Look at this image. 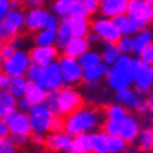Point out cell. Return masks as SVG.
<instances>
[{
    "instance_id": "cell-1",
    "label": "cell",
    "mask_w": 153,
    "mask_h": 153,
    "mask_svg": "<svg viewBox=\"0 0 153 153\" xmlns=\"http://www.w3.org/2000/svg\"><path fill=\"white\" fill-rule=\"evenodd\" d=\"M105 120L103 108L84 103L80 109L64 117V132L71 137L100 131Z\"/></svg>"
},
{
    "instance_id": "cell-2",
    "label": "cell",
    "mask_w": 153,
    "mask_h": 153,
    "mask_svg": "<svg viewBox=\"0 0 153 153\" xmlns=\"http://www.w3.org/2000/svg\"><path fill=\"white\" fill-rule=\"evenodd\" d=\"M84 97L82 90L76 87H62L58 91L50 93L47 97L46 105L58 117H66L84 105Z\"/></svg>"
},
{
    "instance_id": "cell-3",
    "label": "cell",
    "mask_w": 153,
    "mask_h": 153,
    "mask_svg": "<svg viewBox=\"0 0 153 153\" xmlns=\"http://www.w3.org/2000/svg\"><path fill=\"white\" fill-rule=\"evenodd\" d=\"M135 57L132 55H120L119 59L112 66L108 68L105 77L106 87L111 91L117 93L120 90L128 88L132 85V66Z\"/></svg>"
},
{
    "instance_id": "cell-4",
    "label": "cell",
    "mask_w": 153,
    "mask_h": 153,
    "mask_svg": "<svg viewBox=\"0 0 153 153\" xmlns=\"http://www.w3.org/2000/svg\"><path fill=\"white\" fill-rule=\"evenodd\" d=\"M6 124L8 128V135L11 137V139L14 141L18 148L29 142V138L32 135V130H30L28 113L15 111L6 119Z\"/></svg>"
},
{
    "instance_id": "cell-5",
    "label": "cell",
    "mask_w": 153,
    "mask_h": 153,
    "mask_svg": "<svg viewBox=\"0 0 153 153\" xmlns=\"http://www.w3.org/2000/svg\"><path fill=\"white\" fill-rule=\"evenodd\" d=\"M113 102L121 105L127 112L134 113L137 116H150L148 113V106H146V97L137 93L132 87L114 93Z\"/></svg>"
},
{
    "instance_id": "cell-6",
    "label": "cell",
    "mask_w": 153,
    "mask_h": 153,
    "mask_svg": "<svg viewBox=\"0 0 153 153\" xmlns=\"http://www.w3.org/2000/svg\"><path fill=\"white\" fill-rule=\"evenodd\" d=\"M28 117H29V123H30L32 134L47 135V134H50L51 124H53L55 114L48 108V105L43 103V105L30 108L28 112Z\"/></svg>"
},
{
    "instance_id": "cell-7",
    "label": "cell",
    "mask_w": 153,
    "mask_h": 153,
    "mask_svg": "<svg viewBox=\"0 0 153 153\" xmlns=\"http://www.w3.org/2000/svg\"><path fill=\"white\" fill-rule=\"evenodd\" d=\"M132 88L141 95L148 97L153 91V66L139 59H134L132 66Z\"/></svg>"
},
{
    "instance_id": "cell-8",
    "label": "cell",
    "mask_w": 153,
    "mask_h": 153,
    "mask_svg": "<svg viewBox=\"0 0 153 153\" xmlns=\"http://www.w3.org/2000/svg\"><path fill=\"white\" fill-rule=\"evenodd\" d=\"M1 62V72L7 76L8 79L13 77H24L26 75L30 59H29L28 50L19 48L13 55H10L6 59L0 61Z\"/></svg>"
},
{
    "instance_id": "cell-9",
    "label": "cell",
    "mask_w": 153,
    "mask_h": 153,
    "mask_svg": "<svg viewBox=\"0 0 153 153\" xmlns=\"http://www.w3.org/2000/svg\"><path fill=\"white\" fill-rule=\"evenodd\" d=\"M91 24V32L98 36L101 43H108V44H116L120 40V33L114 25L113 19L103 18L101 15H97L90 19Z\"/></svg>"
},
{
    "instance_id": "cell-10",
    "label": "cell",
    "mask_w": 153,
    "mask_h": 153,
    "mask_svg": "<svg viewBox=\"0 0 153 153\" xmlns=\"http://www.w3.org/2000/svg\"><path fill=\"white\" fill-rule=\"evenodd\" d=\"M58 65H59L65 87H76L83 82V68L80 66L77 59L61 55L58 59Z\"/></svg>"
},
{
    "instance_id": "cell-11",
    "label": "cell",
    "mask_w": 153,
    "mask_h": 153,
    "mask_svg": "<svg viewBox=\"0 0 153 153\" xmlns=\"http://www.w3.org/2000/svg\"><path fill=\"white\" fill-rule=\"evenodd\" d=\"M36 84L40 85L43 90H46L48 94L58 91L59 88L64 87V79H62V75H61L58 61L42 69V73H40Z\"/></svg>"
},
{
    "instance_id": "cell-12",
    "label": "cell",
    "mask_w": 153,
    "mask_h": 153,
    "mask_svg": "<svg viewBox=\"0 0 153 153\" xmlns=\"http://www.w3.org/2000/svg\"><path fill=\"white\" fill-rule=\"evenodd\" d=\"M50 15V10L46 6L35 8H26L24 13V29L29 33H36L44 29L46 21Z\"/></svg>"
},
{
    "instance_id": "cell-13",
    "label": "cell",
    "mask_w": 153,
    "mask_h": 153,
    "mask_svg": "<svg viewBox=\"0 0 153 153\" xmlns=\"http://www.w3.org/2000/svg\"><path fill=\"white\" fill-rule=\"evenodd\" d=\"M29 53V59L30 64L37 65L40 68H46L48 65L54 64L59 59V54L61 51L58 50L55 46L51 47H39V46H33Z\"/></svg>"
},
{
    "instance_id": "cell-14",
    "label": "cell",
    "mask_w": 153,
    "mask_h": 153,
    "mask_svg": "<svg viewBox=\"0 0 153 153\" xmlns=\"http://www.w3.org/2000/svg\"><path fill=\"white\" fill-rule=\"evenodd\" d=\"M126 15H127L139 29L149 28L150 18H149V14H148V8H146L145 0H128Z\"/></svg>"
},
{
    "instance_id": "cell-15",
    "label": "cell",
    "mask_w": 153,
    "mask_h": 153,
    "mask_svg": "<svg viewBox=\"0 0 153 153\" xmlns=\"http://www.w3.org/2000/svg\"><path fill=\"white\" fill-rule=\"evenodd\" d=\"M111 90L108 87H103L102 84H94V85H84L83 90V97H84V102L87 101L88 105L103 108L108 103H111Z\"/></svg>"
},
{
    "instance_id": "cell-16",
    "label": "cell",
    "mask_w": 153,
    "mask_h": 153,
    "mask_svg": "<svg viewBox=\"0 0 153 153\" xmlns=\"http://www.w3.org/2000/svg\"><path fill=\"white\" fill-rule=\"evenodd\" d=\"M141 120L137 114L134 113H128L123 120H120L119 123V134L117 137H120L123 141L130 145V143H134V141L138 137V132L141 130Z\"/></svg>"
},
{
    "instance_id": "cell-17",
    "label": "cell",
    "mask_w": 153,
    "mask_h": 153,
    "mask_svg": "<svg viewBox=\"0 0 153 153\" xmlns=\"http://www.w3.org/2000/svg\"><path fill=\"white\" fill-rule=\"evenodd\" d=\"M43 148L51 153H69L72 148V137L64 131L47 134Z\"/></svg>"
},
{
    "instance_id": "cell-18",
    "label": "cell",
    "mask_w": 153,
    "mask_h": 153,
    "mask_svg": "<svg viewBox=\"0 0 153 153\" xmlns=\"http://www.w3.org/2000/svg\"><path fill=\"white\" fill-rule=\"evenodd\" d=\"M128 0H100V15L114 19L127 13Z\"/></svg>"
},
{
    "instance_id": "cell-19",
    "label": "cell",
    "mask_w": 153,
    "mask_h": 153,
    "mask_svg": "<svg viewBox=\"0 0 153 153\" xmlns=\"http://www.w3.org/2000/svg\"><path fill=\"white\" fill-rule=\"evenodd\" d=\"M90 50L88 43L85 42L84 37H72L66 46L61 50L62 55L68 58H73V59H79L84 53Z\"/></svg>"
},
{
    "instance_id": "cell-20",
    "label": "cell",
    "mask_w": 153,
    "mask_h": 153,
    "mask_svg": "<svg viewBox=\"0 0 153 153\" xmlns=\"http://www.w3.org/2000/svg\"><path fill=\"white\" fill-rule=\"evenodd\" d=\"M108 73V66L105 64H100L95 66H91L88 69L83 71V84L84 85H94L101 84L105 80Z\"/></svg>"
},
{
    "instance_id": "cell-21",
    "label": "cell",
    "mask_w": 153,
    "mask_h": 153,
    "mask_svg": "<svg viewBox=\"0 0 153 153\" xmlns=\"http://www.w3.org/2000/svg\"><path fill=\"white\" fill-rule=\"evenodd\" d=\"M137 149L141 153H153V127L143 126L138 132V137L134 141Z\"/></svg>"
},
{
    "instance_id": "cell-22",
    "label": "cell",
    "mask_w": 153,
    "mask_h": 153,
    "mask_svg": "<svg viewBox=\"0 0 153 153\" xmlns=\"http://www.w3.org/2000/svg\"><path fill=\"white\" fill-rule=\"evenodd\" d=\"M47 97H48V93L46 90H43L40 85H37L36 83H32V82L28 83L24 98L28 101L30 106H37V105L46 103Z\"/></svg>"
},
{
    "instance_id": "cell-23",
    "label": "cell",
    "mask_w": 153,
    "mask_h": 153,
    "mask_svg": "<svg viewBox=\"0 0 153 153\" xmlns=\"http://www.w3.org/2000/svg\"><path fill=\"white\" fill-rule=\"evenodd\" d=\"M131 43H132V54L137 57L148 44L153 43V32L149 28L139 29L138 32L131 37Z\"/></svg>"
},
{
    "instance_id": "cell-24",
    "label": "cell",
    "mask_w": 153,
    "mask_h": 153,
    "mask_svg": "<svg viewBox=\"0 0 153 153\" xmlns=\"http://www.w3.org/2000/svg\"><path fill=\"white\" fill-rule=\"evenodd\" d=\"M113 22H114V25H116V28H117V30H119L121 37H132V36L139 30L138 26H137L126 14L121 15V17L114 18Z\"/></svg>"
},
{
    "instance_id": "cell-25",
    "label": "cell",
    "mask_w": 153,
    "mask_h": 153,
    "mask_svg": "<svg viewBox=\"0 0 153 153\" xmlns=\"http://www.w3.org/2000/svg\"><path fill=\"white\" fill-rule=\"evenodd\" d=\"M55 36H57V40H55V47L58 50H62L66 43L73 37L72 36V30H71V24H69V18H65V19H61L59 26L55 30Z\"/></svg>"
},
{
    "instance_id": "cell-26",
    "label": "cell",
    "mask_w": 153,
    "mask_h": 153,
    "mask_svg": "<svg viewBox=\"0 0 153 153\" xmlns=\"http://www.w3.org/2000/svg\"><path fill=\"white\" fill-rule=\"evenodd\" d=\"M17 111V100L7 90L0 93V119H6Z\"/></svg>"
},
{
    "instance_id": "cell-27",
    "label": "cell",
    "mask_w": 153,
    "mask_h": 153,
    "mask_svg": "<svg viewBox=\"0 0 153 153\" xmlns=\"http://www.w3.org/2000/svg\"><path fill=\"white\" fill-rule=\"evenodd\" d=\"M69 24L73 37H85L91 32V24L88 18H69Z\"/></svg>"
},
{
    "instance_id": "cell-28",
    "label": "cell",
    "mask_w": 153,
    "mask_h": 153,
    "mask_svg": "<svg viewBox=\"0 0 153 153\" xmlns=\"http://www.w3.org/2000/svg\"><path fill=\"white\" fill-rule=\"evenodd\" d=\"M100 54L102 64H105L108 68L112 66L121 55L116 44H108V43H102V48L100 50Z\"/></svg>"
},
{
    "instance_id": "cell-29",
    "label": "cell",
    "mask_w": 153,
    "mask_h": 153,
    "mask_svg": "<svg viewBox=\"0 0 153 153\" xmlns=\"http://www.w3.org/2000/svg\"><path fill=\"white\" fill-rule=\"evenodd\" d=\"M55 40H57L55 32L54 30H48V29H42L39 32L33 33V37H32L33 46H39V47L55 46Z\"/></svg>"
},
{
    "instance_id": "cell-30",
    "label": "cell",
    "mask_w": 153,
    "mask_h": 153,
    "mask_svg": "<svg viewBox=\"0 0 153 153\" xmlns=\"http://www.w3.org/2000/svg\"><path fill=\"white\" fill-rule=\"evenodd\" d=\"M28 79L24 77H13L8 80V85H7V91L14 97L15 100L22 98L25 95L26 87H28Z\"/></svg>"
},
{
    "instance_id": "cell-31",
    "label": "cell",
    "mask_w": 153,
    "mask_h": 153,
    "mask_svg": "<svg viewBox=\"0 0 153 153\" xmlns=\"http://www.w3.org/2000/svg\"><path fill=\"white\" fill-rule=\"evenodd\" d=\"M75 0H55L51 3V13L59 19L71 17V11Z\"/></svg>"
},
{
    "instance_id": "cell-32",
    "label": "cell",
    "mask_w": 153,
    "mask_h": 153,
    "mask_svg": "<svg viewBox=\"0 0 153 153\" xmlns=\"http://www.w3.org/2000/svg\"><path fill=\"white\" fill-rule=\"evenodd\" d=\"M91 153H108V135L102 131H95L90 134Z\"/></svg>"
},
{
    "instance_id": "cell-33",
    "label": "cell",
    "mask_w": 153,
    "mask_h": 153,
    "mask_svg": "<svg viewBox=\"0 0 153 153\" xmlns=\"http://www.w3.org/2000/svg\"><path fill=\"white\" fill-rule=\"evenodd\" d=\"M130 112H127L124 108L119 105L116 102L108 103L106 106H103V116L106 120H113V121H120L127 116Z\"/></svg>"
},
{
    "instance_id": "cell-34",
    "label": "cell",
    "mask_w": 153,
    "mask_h": 153,
    "mask_svg": "<svg viewBox=\"0 0 153 153\" xmlns=\"http://www.w3.org/2000/svg\"><path fill=\"white\" fill-rule=\"evenodd\" d=\"M71 152L76 153H91V143H90V134H80L72 137Z\"/></svg>"
},
{
    "instance_id": "cell-35",
    "label": "cell",
    "mask_w": 153,
    "mask_h": 153,
    "mask_svg": "<svg viewBox=\"0 0 153 153\" xmlns=\"http://www.w3.org/2000/svg\"><path fill=\"white\" fill-rule=\"evenodd\" d=\"M77 61H79V64H80V66L83 68V71L91 68V66H95V65L102 64L100 50H95V48H90V50L83 54Z\"/></svg>"
},
{
    "instance_id": "cell-36",
    "label": "cell",
    "mask_w": 153,
    "mask_h": 153,
    "mask_svg": "<svg viewBox=\"0 0 153 153\" xmlns=\"http://www.w3.org/2000/svg\"><path fill=\"white\" fill-rule=\"evenodd\" d=\"M19 36H21V33L18 32L8 21H6L4 18L0 21V42L1 43L14 42Z\"/></svg>"
},
{
    "instance_id": "cell-37",
    "label": "cell",
    "mask_w": 153,
    "mask_h": 153,
    "mask_svg": "<svg viewBox=\"0 0 153 153\" xmlns=\"http://www.w3.org/2000/svg\"><path fill=\"white\" fill-rule=\"evenodd\" d=\"M128 146L120 137H108V153H127Z\"/></svg>"
},
{
    "instance_id": "cell-38",
    "label": "cell",
    "mask_w": 153,
    "mask_h": 153,
    "mask_svg": "<svg viewBox=\"0 0 153 153\" xmlns=\"http://www.w3.org/2000/svg\"><path fill=\"white\" fill-rule=\"evenodd\" d=\"M19 48H22V47H21V36H19L18 39H15L14 42L4 43L3 48H1V53H0V61H3V59H6V58H8L10 55H13V54H14L17 50H19Z\"/></svg>"
},
{
    "instance_id": "cell-39",
    "label": "cell",
    "mask_w": 153,
    "mask_h": 153,
    "mask_svg": "<svg viewBox=\"0 0 153 153\" xmlns=\"http://www.w3.org/2000/svg\"><path fill=\"white\" fill-rule=\"evenodd\" d=\"M0 153H19V148L11 139V137L0 138Z\"/></svg>"
},
{
    "instance_id": "cell-40",
    "label": "cell",
    "mask_w": 153,
    "mask_h": 153,
    "mask_svg": "<svg viewBox=\"0 0 153 153\" xmlns=\"http://www.w3.org/2000/svg\"><path fill=\"white\" fill-rule=\"evenodd\" d=\"M69 18H73V19H76V18H90L84 6H83V0H75Z\"/></svg>"
},
{
    "instance_id": "cell-41",
    "label": "cell",
    "mask_w": 153,
    "mask_h": 153,
    "mask_svg": "<svg viewBox=\"0 0 153 153\" xmlns=\"http://www.w3.org/2000/svg\"><path fill=\"white\" fill-rule=\"evenodd\" d=\"M116 46H117L121 55H132L131 37H120V40L116 43Z\"/></svg>"
},
{
    "instance_id": "cell-42",
    "label": "cell",
    "mask_w": 153,
    "mask_h": 153,
    "mask_svg": "<svg viewBox=\"0 0 153 153\" xmlns=\"http://www.w3.org/2000/svg\"><path fill=\"white\" fill-rule=\"evenodd\" d=\"M135 58L139 61H142V62H145V64H148V65H153V43L148 44Z\"/></svg>"
},
{
    "instance_id": "cell-43",
    "label": "cell",
    "mask_w": 153,
    "mask_h": 153,
    "mask_svg": "<svg viewBox=\"0 0 153 153\" xmlns=\"http://www.w3.org/2000/svg\"><path fill=\"white\" fill-rule=\"evenodd\" d=\"M83 6L88 17H93L100 11V0H83Z\"/></svg>"
},
{
    "instance_id": "cell-44",
    "label": "cell",
    "mask_w": 153,
    "mask_h": 153,
    "mask_svg": "<svg viewBox=\"0 0 153 153\" xmlns=\"http://www.w3.org/2000/svg\"><path fill=\"white\" fill-rule=\"evenodd\" d=\"M42 69L43 68L37 66V65H33V64L29 65L28 71H26V75H25V77L28 79V82H32V83L37 82V79H39L40 73H42Z\"/></svg>"
},
{
    "instance_id": "cell-45",
    "label": "cell",
    "mask_w": 153,
    "mask_h": 153,
    "mask_svg": "<svg viewBox=\"0 0 153 153\" xmlns=\"http://www.w3.org/2000/svg\"><path fill=\"white\" fill-rule=\"evenodd\" d=\"M59 22H61L59 18L55 17V15L50 11V15H48V18H47L44 29H48V30H54V32H55V30L58 29V26H59Z\"/></svg>"
},
{
    "instance_id": "cell-46",
    "label": "cell",
    "mask_w": 153,
    "mask_h": 153,
    "mask_svg": "<svg viewBox=\"0 0 153 153\" xmlns=\"http://www.w3.org/2000/svg\"><path fill=\"white\" fill-rule=\"evenodd\" d=\"M62 131H64V119L55 116L53 120V124H51L50 134L51 132H62Z\"/></svg>"
},
{
    "instance_id": "cell-47",
    "label": "cell",
    "mask_w": 153,
    "mask_h": 153,
    "mask_svg": "<svg viewBox=\"0 0 153 153\" xmlns=\"http://www.w3.org/2000/svg\"><path fill=\"white\" fill-rule=\"evenodd\" d=\"M30 108H32V106L29 105V102L25 100V98H24V97H22V98H18V100H17V111L28 113Z\"/></svg>"
},
{
    "instance_id": "cell-48",
    "label": "cell",
    "mask_w": 153,
    "mask_h": 153,
    "mask_svg": "<svg viewBox=\"0 0 153 153\" xmlns=\"http://www.w3.org/2000/svg\"><path fill=\"white\" fill-rule=\"evenodd\" d=\"M10 10H11L10 0H0V21L7 15V13Z\"/></svg>"
},
{
    "instance_id": "cell-49",
    "label": "cell",
    "mask_w": 153,
    "mask_h": 153,
    "mask_svg": "<svg viewBox=\"0 0 153 153\" xmlns=\"http://www.w3.org/2000/svg\"><path fill=\"white\" fill-rule=\"evenodd\" d=\"M44 141H46V135H39V134H32L29 138V142L33 143L35 146H44Z\"/></svg>"
},
{
    "instance_id": "cell-50",
    "label": "cell",
    "mask_w": 153,
    "mask_h": 153,
    "mask_svg": "<svg viewBox=\"0 0 153 153\" xmlns=\"http://www.w3.org/2000/svg\"><path fill=\"white\" fill-rule=\"evenodd\" d=\"M84 39H85V42L88 43L90 48H91V47H93V46H97V44H100V43H101V40L98 39V36H97V35H94L93 32H90L88 35H87V36H85V37H84Z\"/></svg>"
},
{
    "instance_id": "cell-51",
    "label": "cell",
    "mask_w": 153,
    "mask_h": 153,
    "mask_svg": "<svg viewBox=\"0 0 153 153\" xmlns=\"http://www.w3.org/2000/svg\"><path fill=\"white\" fill-rule=\"evenodd\" d=\"M40 6H46L43 0H26V1H24V7L25 8H35L40 7Z\"/></svg>"
},
{
    "instance_id": "cell-52",
    "label": "cell",
    "mask_w": 153,
    "mask_h": 153,
    "mask_svg": "<svg viewBox=\"0 0 153 153\" xmlns=\"http://www.w3.org/2000/svg\"><path fill=\"white\" fill-rule=\"evenodd\" d=\"M8 80H10V79L4 75L3 72H0V93H3V91H6V90H7Z\"/></svg>"
},
{
    "instance_id": "cell-53",
    "label": "cell",
    "mask_w": 153,
    "mask_h": 153,
    "mask_svg": "<svg viewBox=\"0 0 153 153\" xmlns=\"http://www.w3.org/2000/svg\"><path fill=\"white\" fill-rule=\"evenodd\" d=\"M146 106H148V113L153 117V91L146 97Z\"/></svg>"
},
{
    "instance_id": "cell-54",
    "label": "cell",
    "mask_w": 153,
    "mask_h": 153,
    "mask_svg": "<svg viewBox=\"0 0 153 153\" xmlns=\"http://www.w3.org/2000/svg\"><path fill=\"white\" fill-rule=\"evenodd\" d=\"M149 29H150V30H152V32H153V21L150 22V25H149Z\"/></svg>"
},
{
    "instance_id": "cell-55",
    "label": "cell",
    "mask_w": 153,
    "mask_h": 153,
    "mask_svg": "<svg viewBox=\"0 0 153 153\" xmlns=\"http://www.w3.org/2000/svg\"><path fill=\"white\" fill-rule=\"evenodd\" d=\"M3 44H4V43L0 42V53H1V48H3Z\"/></svg>"
},
{
    "instance_id": "cell-56",
    "label": "cell",
    "mask_w": 153,
    "mask_h": 153,
    "mask_svg": "<svg viewBox=\"0 0 153 153\" xmlns=\"http://www.w3.org/2000/svg\"><path fill=\"white\" fill-rule=\"evenodd\" d=\"M0 72H1V62H0Z\"/></svg>"
},
{
    "instance_id": "cell-57",
    "label": "cell",
    "mask_w": 153,
    "mask_h": 153,
    "mask_svg": "<svg viewBox=\"0 0 153 153\" xmlns=\"http://www.w3.org/2000/svg\"><path fill=\"white\" fill-rule=\"evenodd\" d=\"M69 153H76V152H69Z\"/></svg>"
},
{
    "instance_id": "cell-58",
    "label": "cell",
    "mask_w": 153,
    "mask_h": 153,
    "mask_svg": "<svg viewBox=\"0 0 153 153\" xmlns=\"http://www.w3.org/2000/svg\"><path fill=\"white\" fill-rule=\"evenodd\" d=\"M150 126H152V127H153V123H152V124H150Z\"/></svg>"
},
{
    "instance_id": "cell-59",
    "label": "cell",
    "mask_w": 153,
    "mask_h": 153,
    "mask_svg": "<svg viewBox=\"0 0 153 153\" xmlns=\"http://www.w3.org/2000/svg\"><path fill=\"white\" fill-rule=\"evenodd\" d=\"M152 66H153V65H152Z\"/></svg>"
}]
</instances>
